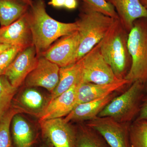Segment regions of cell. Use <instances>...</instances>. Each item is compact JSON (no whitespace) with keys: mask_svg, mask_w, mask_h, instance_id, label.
I'll use <instances>...</instances> for the list:
<instances>
[{"mask_svg":"<svg viewBox=\"0 0 147 147\" xmlns=\"http://www.w3.org/2000/svg\"><path fill=\"white\" fill-rule=\"evenodd\" d=\"M79 84L74 85L68 90L49 101L39 118V121L60 118L67 116L76 106V88Z\"/></svg>","mask_w":147,"mask_h":147,"instance_id":"14","label":"cell"},{"mask_svg":"<svg viewBox=\"0 0 147 147\" xmlns=\"http://www.w3.org/2000/svg\"><path fill=\"white\" fill-rule=\"evenodd\" d=\"M11 47V46L10 45L0 43V55L5 50Z\"/></svg>","mask_w":147,"mask_h":147,"instance_id":"30","label":"cell"},{"mask_svg":"<svg viewBox=\"0 0 147 147\" xmlns=\"http://www.w3.org/2000/svg\"><path fill=\"white\" fill-rule=\"evenodd\" d=\"M18 113L11 121V131L13 143L16 147H32L35 142L33 129L24 117Z\"/></svg>","mask_w":147,"mask_h":147,"instance_id":"19","label":"cell"},{"mask_svg":"<svg viewBox=\"0 0 147 147\" xmlns=\"http://www.w3.org/2000/svg\"><path fill=\"white\" fill-rule=\"evenodd\" d=\"M28 12L9 26L0 28V43L23 49L33 45Z\"/></svg>","mask_w":147,"mask_h":147,"instance_id":"12","label":"cell"},{"mask_svg":"<svg viewBox=\"0 0 147 147\" xmlns=\"http://www.w3.org/2000/svg\"><path fill=\"white\" fill-rule=\"evenodd\" d=\"M38 58L34 46H29L18 53L4 75L13 86L18 88L35 67Z\"/></svg>","mask_w":147,"mask_h":147,"instance_id":"11","label":"cell"},{"mask_svg":"<svg viewBox=\"0 0 147 147\" xmlns=\"http://www.w3.org/2000/svg\"><path fill=\"white\" fill-rule=\"evenodd\" d=\"M82 76L81 59L70 65L60 67L59 83L51 92L50 101L68 90L74 85L82 83Z\"/></svg>","mask_w":147,"mask_h":147,"instance_id":"18","label":"cell"},{"mask_svg":"<svg viewBox=\"0 0 147 147\" xmlns=\"http://www.w3.org/2000/svg\"><path fill=\"white\" fill-rule=\"evenodd\" d=\"M147 93L141 83L134 82L122 94L114 98L98 117H110L120 122L131 123L139 115L143 98Z\"/></svg>","mask_w":147,"mask_h":147,"instance_id":"5","label":"cell"},{"mask_svg":"<svg viewBox=\"0 0 147 147\" xmlns=\"http://www.w3.org/2000/svg\"><path fill=\"white\" fill-rule=\"evenodd\" d=\"M47 99L39 91L33 87H28L20 93L14 107L21 113H28L40 117L48 105Z\"/></svg>","mask_w":147,"mask_h":147,"instance_id":"17","label":"cell"},{"mask_svg":"<svg viewBox=\"0 0 147 147\" xmlns=\"http://www.w3.org/2000/svg\"><path fill=\"white\" fill-rule=\"evenodd\" d=\"M82 3L93 10L110 16L115 19H119L117 13L113 6L106 0H82Z\"/></svg>","mask_w":147,"mask_h":147,"instance_id":"25","label":"cell"},{"mask_svg":"<svg viewBox=\"0 0 147 147\" xmlns=\"http://www.w3.org/2000/svg\"><path fill=\"white\" fill-rule=\"evenodd\" d=\"M28 13L33 45L38 57L57 40L78 30L76 21L64 23L52 18L47 13L44 0H34Z\"/></svg>","mask_w":147,"mask_h":147,"instance_id":"1","label":"cell"},{"mask_svg":"<svg viewBox=\"0 0 147 147\" xmlns=\"http://www.w3.org/2000/svg\"><path fill=\"white\" fill-rule=\"evenodd\" d=\"M130 123L118 121L110 117H97L86 121L104 139L110 147H130L129 129Z\"/></svg>","mask_w":147,"mask_h":147,"instance_id":"7","label":"cell"},{"mask_svg":"<svg viewBox=\"0 0 147 147\" xmlns=\"http://www.w3.org/2000/svg\"><path fill=\"white\" fill-rule=\"evenodd\" d=\"M127 45L131 64L125 79L130 85L140 82L147 93V17L134 21L128 34Z\"/></svg>","mask_w":147,"mask_h":147,"instance_id":"4","label":"cell"},{"mask_svg":"<svg viewBox=\"0 0 147 147\" xmlns=\"http://www.w3.org/2000/svg\"><path fill=\"white\" fill-rule=\"evenodd\" d=\"M60 68L43 56L38 57L36 66L24 81L25 85L42 87L52 92L59 83Z\"/></svg>","mask_w":147,"mask_h":147,"instance_id":"10","label":"cell"},{"mask_svg":"<svg viewBox=\"0 0 147 147\" xmlns=\"http://www.w3.org/2000/svg\"><path fill=\"white\" fill-rule=\"evenodd\" d=\"M45 140H46V142L42 144L40 147H54L48 140L46 139Z\"/></svg>","mask_w":147,"mask_h":147,"instance_id":"31","label":"cell"},{"mask_svg":"<svg viewBox=\"0 0 147 147\" xmlns=\"http://www.w3.org/2000/svg\"><path fill=\"white\" fill-rule=\"evenodd\" d=\"M135 120L147 121V93L143 98L139 115Z\"/></svg>","mask_w":147,"mask_h":147,"instance_id":"27","label":"cell"},{"mask_svg":"<svg viewBox=\"0 0 147 147\" xmlns=\"http://www.w3.org/2000/svg\"><path fill=\"white\" fill-rule=\"evenodd\" d=\"M65 0H50L48 4L55 7H64Z\"/></svg>","mask_w":147,"mask_h":147,"instance_id":"29","label":"cell"},{"mask_svg":"<svg viewBox=\"0 0 147 147\" xmlns=\"http://www.w3.org/2000/svg\"><path fill=\"white\" fill-rule=\"evenodd\" d=\"M42 135L54 147H74L76 129L60 118L39 121Z\"/></svg>","mask_w":147,"mask_h":147,"instance_id":"8","label":"cell"},{"mask_svg":"<svg viewBox=\"0 0 147 147\" xmlns=\"http://www.w3.org/2000/svg\"><path fill=\"white\" fill-rule=\"evenodd\" d=\"M30 7L21 0H0V24L7 26L23 16Z\"/></svg>","mask_w":147,"mask_h":147,"instance_id":"20","label":"cell"},{"mask_svg":"<svg viewBox=\"0 0 147 147\" xmlns=\"http://www.w3.org/2000/svg\"><path fill=\"white\" fill-rule=\"evenodd\" d=\"M128 34L117 19L99 43L101 55L119 79H125L131 67Z\"/></svg>","mask_w":147,"mask_h":147,"instance_id":"2","label":"cell"},{"mask_svg":"<svg viewBox=\"0 0 147 147\" xmlns=\"http://www.w3.org/2000/svg\"><path fill=\"white\" fill-rule=\"evenodd\" d=\"M74 147H110L98 132L85 124L76 129Z\"/></svg>","mask_w":147,"mask_h":147,"instance_id":"21","label":"cell"},{"mask_svg":"<svg viewBox=\"0 0 147 147\" xmlns=\"http://www.w3.org/2000/svg\"><path fill=\"white\" fill-rule=\"evenodd\" d=\"M17 89L11 85L4 75L0 76V118L10 108Z\"/></svg>","mask_w":147,"mask_h":147,"instance_id":"23","label":"cell"},{"mask_svg":"<svg viewBox=\"0 0 147 147\" xmlns=\"http://www.w3.org/2000/svg\"><path fill=\"white\" fill-rule=\"evenodd\" d=\"M130 147H147V121L135 120L129 129Z\"/></svg>","mask_w":147,"mask_h":147,"instance_id":"22","label":"cell"},{"mask_svg":"<svg viewBox=\"0 0 147 147\" xmlns=\"http://www.w3.org/2000/svg\"><path fill=\"white\" fill-rule=\"evenodd\" d=\"M82 82L107 84L122 79L116 77L112 69L102 57L98 43L81 59Z\"/></svg>","mask_w":147,"mask_h":147,"instance_id":"6","label":"cell"},{"mask_svg":"<svg viewBox=\"0 0 147 147\" xmlns=\"http://www.w3.org/2000/svg\"><path fill=\"white\" fill-rule=\"evenodd\" d=\"M80 43L78 30L61 38L43 53L44 57L60 67L75 63V57Z\"/></svg>","mask_w":147,"mask_h":147,"instance_id":"9","label":"cell"},{"mask_svg":"<svg viewBox=\"0 0 147 147\" xmlns=\"http://www.w3.org/2000/svg\"><path fill=\"white\" fill-rule=\"evenodd\" d=\"M106 1L115 8L121 24L128 33L136 20L147 17V10L139 0Z\"/></svg>","mask_w":147,"mask_h":147,"instance_id":"15","label":"cell"},{"mask_svg":"<svg viewBox=\"0 0 147 147\" xmlns=\"http://www.w3.org/2000/svg\"><path fill=\"white\" fill-rule=\"evenodd\" d=\"M116 20L93 10L82 3L79 18L76 21L80 43L75 62L100 42Z\"/></svg>","mask_w":147,"mask_h":147,"instance_id":"3","label":"cell"},{"mask_svg":"<svg viewBox=\"0 0 147 147\" xmlns=\"http://www.w3.org/2000/svg\"><path fill=\"white\" fill-rule=\"evenodd\" d=\"M141 4L147 10V0H139Z\"/></svg>","mask_w":147,"mask_h":147,"instance_id":"32","label":"cell"},{"mask_svg":"<svg viewBox=\"0 0 147 147\" xmlns=\"http://www.w3.org/2000/svg\"><path fill=\"white\" fill-rule=\"evenodd\" d=\"M78 3L77 0H65L64 7L68 9H75L77 7Z\"/></svg>","mask_w":147,"mask_h":147,"instance_id":"28","label":"cell"},{"mask_svg":"<svg viewBox=\"0 0 147 147\" xmlns=\"http://www.w3.org/2000/svg\"><path fill=\"white\" fill-rule=\"evenodd\" d=\"M21 1L26 3L30 7L32 5L34 0H21Z\"/></svg>","mask_w":147,"mask_h":147,"instance_id":"33","label":"cell"},{"mask_svg":"<svg viewBox=\"0 0 147 147\" xmlns=\"http://www.w3.org/2000/svg\"><path fill=\"white\" fill-rule=\"evenodd\" d=\"M24 49L16 46H11L0 55V76L4 75L19 52Z\"/></svg>","mask_w":147,"mask_h":147,"instance_id":"26","label":"cell"},{"mask_svg":"<svg viewBox=\"0 0 147 147\" xmlns=\"http://www.w3.org/2000/svg\"><path fill=\"white\" fill-rule=\"evenodd\" d=\"M21 112L14 106L0 118V147H11L10 127L13 116Z\"/></svg>","mask_w":147,"mask_h":147,"instance_id":"24","label":"cell"},{"mask_svg":"<svg viewBox=\"0 0 147 147\" xmlns=\"http://www.w3.org/2000/svg\"><path fill=\"white\" fill-rule=\"evenodd\" d=\"M118 92L89 102L76 105L64 118L67 122L87 121L98 117L101 111L114 98Z\"/></svg>","mask_w":147,"mask_h":147,"instance_id":"16","label":"cell"},{"mask_svg":"<svg viewBox=\"0 0 147 147\" xmlns=\"http://www.w3.org/2000/svg\"><path fill=\"white\" fill-rule=\"evenodd\" d=\"M125 79L107 84H98L82 82L77 86L76 92V105L89 102L118 92L130 86Z\"/></svg>","mask_w":147,"mask_h":147,"instance_id":"13","label":"cell"}]
</instances>
